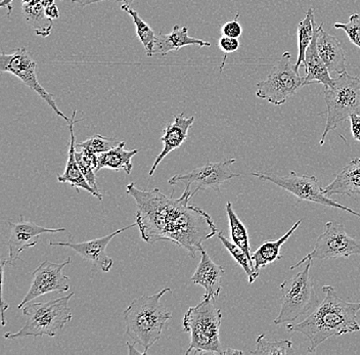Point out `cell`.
<instances>
[{"mask_svg": "<svg viewBox=\"0 0 360 355\" xmlns=\"http://www.w3.org/2000/svg\"><path fill=\"white\" fill-rule=\"evenodd\" d=\"M334 27L345 31L352 44L360 49V13L351 15L348 23H335Z\"/></svg>", "mask_w": 360, "mask_h": 355, "instance_id": "34", "label": "cell"}, {"mask_svg": "<svg viewBox=\"0 0 360 355\" xmlns=\"http://www.w3.org/2000/svg\"><path fill=\"white\" fill-rule=\"evenodd\" d=\"M8 224L11 228L10 239L6 243L8 247V265L15 264L25 249L33 248L40 235L66 231L65 228H47L38 226L35 222L26 221L22 215H20L17 222L8 221Z\"/></svg>", "mask_w": 360, "mask_h": 355, "instance_id": "15", "label": "cell"}, {"mask_svg": "<svg viewBox=\"0 0 360 355\" xmlns=\"http://www.w3.org/2000/svg\"><path fill=\"white\" fill-rule=\"evenodd\" d=\"M325 299L305 320L298 323H289L288 332H298L309 340L308 352L316 351L321 344L349 333L360 331L357 314L360 302H349L339 297L332 286L323 288Z\"/></svg>", "mask_w": 360, "mask_h": 355, "instance_id": "1", "label": "cell"}, {"mask_svg": "<svg viewBox=\"0 0 360 355\" xmlns=\"http://www.w3.org/2000/svg\"><path fill=\"white\" fill-rule=\"evenodd\" d=\"M252 174L261 181L276 184L287 192L291 193L299 200L312 202V203L330 207V208L340 209V210L345 211V212L360 218L359 212L338 203L335 200H332L328 195H326L325 190L321 188L319 179L314 175H299L295 172H292L285 176H281L276 173L253 172Z\"/></svg>", "mask_w": 360, "mask_h": 355, "instance_id": "10", "label": "cell"}, {"mask_svg": "<svg viewBox=\"0 0 360 355\" xmlns=\"http://www.w3.org/2000/svg\"><path fill=\"white\" fill-rule=\"evenodd\" d=\"M179 198V206L168 228L166 241L182 247L191 257L195 258L198 251L201 252L204 248L202 243L217 235V228L208 213L199 207L188 205L193 198L191 188H186Z\"/></svg>", "mask_w": 360, "mask_h": 355, "instance_id": "4", "label": "cell"}, {"mask_svg": "<svg viewBox=\"0 0 360 355\" xmlns=\"http://www.w3.org/2000/svg\"><path fill=\"white\" fill-rule=\"evenodd\" d=\"M8 264V259H4V258H1V303H0V306H1V325L2 327L6 325V311L8 309H10V305L6 304V301H4V266Z\"/></svg>", "mask_w": 360, "mask_h": 355, "instance_id": "37", "label": "cell"}, {"mask_svg": "<svg viewBox=\"0 0 360 355\" xmlns=\"http://www.w3.org/2000/svg\"><path fill=\"white\" fill-rule=\"evenodd\" d=\"M36 69H37V66H36L35 60L25 47L13 49L10 53L1 51L0 53V72L11 74V75L19 78L27 87L36 92L58 116L62 117L69 123L71 118H69L58 109L55 96L49 93L40 84Z\"/></svg>", "mask_w": 360, "mask_h": 355, "instance_id": "12", "label": "cell"}, {"mask_svg": "<svg viewBox=\"0 0 360 355\" xmlns=\"http://www.w3.org/2000/svg\"><path fill=\"white\" fill-rule=\"evenodd\" d=\"M74 293L66 297L55 299L49 302L28 303L22 307V314L27 321L24 327L15 333H6L4 338L10 340L24 337H56L65 325L72 321V312L69 302Z\"/></svg>", "mask_w": 360, "mask_h": 355, "instance_id": "6", "label": "cell"}, {"mask_svg": "<svg viewBox=\"0 0 360 355\" xmlns=\"http://www.w3.org/2000/svg\"><path fill=\"white\" fill-rule=\"evenodd\" d=\"M351 124V134L353 138L360 143V114H353L349 117Z\"/></svg>", "mask_w": 360, "mask_h": 355, "instance_id": "38", "label": "cell"}, {"mask_svg": "<svg viewBox=\"0 0 360 355\" xmlns=\"http://www.w3.org/2000/svg\"><path fill=\"white\" fill-rule=\"evenodd\" d=\"M126 194L134 198L136 204V222L141 238L148 244L166 241L169 224L176 211L180 199L172 193L164 194L160 188L139 190L134 183L126 186Z\"/></svg>", "mask_w": 360, "mask_h": 355, "instance_id": "2", "label": "cell"}, {"mask_svg": "<svg viewBox=\"0 0 360 355\" xmlns=\"http://www.w3.org/2000/svg\"><path fill=\"white\" fill-rule=\"evenodd\" d=\"M193 122H195V117H186L184 113H181L174 117L173 122L168 123L167 127L164 129L163 136H161V141L164 145L163 150L155 158L154 164L148 172L150 176L154 175L158 165L168 154L184 145V141L188 138V130L193 127Z\"/></svg>", "mask_w": 360, "mask_h": 355, "instance_id": "17", "label": "cell"}, {"mask_svg": "<svg viewBox=\"0 0 360 355\" xmlns=\"http://www.w3.org/2000/svg\"><path fill=\"white\" fill-rule=\"evenodd\" d=\"M303 83L304 76L299 73L296 64H292L291 53L285 51L272 66L266 79L258 83L256 96L272 105H281L304 87Z\"/></svg>", "mask_w": 360, "mask_h": 355, "instance_id": "9", "label": "cell"}, {"mask_svg": "<svg viewBox=\"0 0 360 355\" xmlns=\"http://www.w3.org/2000/svg\"><path fill=\"white\" fill-rule=\"evenodd\" d=\"M218 47L222 53H224V60H222L221 66H220V73H221L224 71L227 55L236 53L240 49V41H238V38L227 37V36L222 35V37H220L219 41H218Z\"/></svg>", "mask_w": 360, "mask_h": 355, "instance_id": "35", "label": "cell"}, {"mask_svg": "<svg viewBox=\"0 0 360 355\" xmlns=\"http://www.w3.org/2000/svg\"><path fill=\"white\" fill-rule=\"evenodd\" d=\"M125 141H121L119 146L108 152L98 155V168L96 172L103 168L120 172L123 170L126 174L129 175L132 172V159L135 155L139 154V150H125Z\"/></svg>", "mask_w": 360, "mask_h": 355, "instance_id": "25", "label": "cell"}, {"mask_svg": "<svg viewBox=\"0 0 360 355\" xmlns=\"http://www.w3.org/2000/svg\"><path fill=\"white\" fill-rule=\"evenodd\" d=\"M233 163H236V159H229V160L216 162V163L208 162L206 165L195 168L186 174H176L170 177L168 179V183L170 186L184 184L186 188H191L193 184H195V191L191 193L193 198L200 191L209 190V188L215 192H219L220 186L225 181L240 176L238 173L231 172V167Z\"/></svg>", "mask_w": 360, "mask_h": 355, "instance_id": "13", "label": "cell"}, {"mask_svg": "<svg viewBox=\"0 0 360 355\" xmlns=\"http://www.w3.org/2000/svg\"><path fill=\"white\" fill-rule=\"evenodd\" d=\"M240 13H236L233 21L227 22L221 27V34L227 37L240 38L243 34L242 25L238 21Z\"/></svg>", "mask_w": 360, "mask_h": 355, "instance_id": "36", "label": "cell"}, {"mask_svg": "<svg viewBox=\"0 0 360 355\" xmlns=\"http://www.w3.org/2000/svg\"><path fill=\"white\" fill-rule=\"evenodd\" d=\"M13 0H2L1 4H0V8H6V11H8V15H11V12H13Z\"/></svg>", "mask_w": 360, "mask_h": 355, "instance_id": "41", "label": "cell"}, {"mask_svg": "<svg viewBox=\"0 0 360 355\" xmlns=\"http://www.w3.org/2000/svg\"><path fill=\"white\" fill-rule=\"evenodd\" d=\"M226 214L229 217V231H231V241L238 245L240 248L246 252L252 266L254 269V262L252 259L251 246H250L249 233L242 220L238 218L233 208L231 202L226 203Z\"/></svg>", "mask_w": 360, "mask_h": 355, "instance_id": "28", "label": "cell"}, {"mask_svg": "<svg viewBox=\"0 0 360 355\" xmlns=\"http://www.w3.org/2000/svg\"><path fill=\"white\" fill-rule=\"evenodd\" d=\"M70 264H71V257H68L67 260L62 264H55L49 260L42 262L33 271L31 286L18 307L22 309L25 305L32 302L34 299L44 296L45 294L53 293V292L64 293L69 291L70 278L63 273V269Z\"/></svg>", "mask_w": 360, "mask_h": 355, "instance_id": "14", "label": "cell"}, {"mask_svg": "<svg viewBox=\"0 0 360 355\" xmlns=\"http://www.w3.org/2000/svg\"><path fill=\"white\" fill-rule=\"evenodd\" d=\"M172 290L165 288L154 295L134 299L123 312L126 335L134 344L143 348L145 354L160 340L164 325L172 314L161 303V299Z\"/></svg>", "mask_w": 360, "mask_h": 355, "instance_id": "3", "label": "cell"}, {"mask_svg": "<svg viewBox=\"0 0 360 355\" xmlns=\"http://www.w3.org/2000/svg\"><path fill=\"white\" fill-rule=\"evenodd\" d=\"M251 354L287 355L295 354V351L292 350V342L291 340L283 339V340L270 342L266 339V335H260L256 339L255 350H253Z\"/></svg>", "mask_w": 360, "mask_h": 355, "instance_id": "30", "label": "cell"}, {"mask_svg": "<svg viewBox=\"0 0 360 355\" xmlns=\"http://www.w3.org/2000/svg\"><path fill=\"white\" fill-rule=\"evenodd\" d=\"M312 262H306L298 273L281 283V311L274 318V325L294 323L316 304L319 297L310 276Z\"/></svg>", "mask_w": 360, "mask_h": 355, "instance_id": "8", "label": "cell"}, {"mask_svg": "<svg viewBox=\"0 0 360 355\" xmlns=\"http://www.w3.org/2000/svg\"><path fill=\"white\" fill-rule=\"evenodd\" d=\"M222 311L216 299L202 298L197 306L186 310L184 316V331L190 333L191 343L186 354H224L220 342Z\"/></svg>", "mask_w": 360, "mask_h": 355, "instance_id": "5", "label": "cell"}, {"mask_svg": "<svg viewBox=\"0 0 360 355\" xmlns=\"http://www.w3.org/2000/svg\"><path fill=\"white\" fill-rule=\"evenodd\" d=\"M56 0H41L42 6H44V8H49V6H53V4H55Z\"/></svg>", "mask_w": 360, "mask_h": 355, "instance_id": "43", "label": "cell"}, {"mask_svg": "<svg viewBox=\"0 0 360 355\" xmlns=\"http://www.w3.org/2000/svg\"><path fill=\"white\" fill-rule=\"evenodd\" d=\"M120 143L121 141H117L116 138H105V136H101V134H96V136L82 141V143H76V148L98 155L114 149Z\"/></svg>", "mask_w": 360, "mask_h": 355, "instance_id": "33", "label": "cell"}, {"mask_svg": "<svg viewBox=\"0 0 360 355\" xmlns=\"http://www.w3.org/2000/svg\"><path fill=\"white\" fill-rule=\"evenodd\" d=\"M121 10H122L123 12L127 13L128 15H130V18H131L139 41H141V44L145 47L146 55H148V57H152V56L154 55L155 42H156L157 38L154 31L141 19V15H139L136 11L130 8V4H123L122 6H121Z\"/></svg>", "mask_w": 360, "mask_h": 355, "instance_id": "29", "label": "cell"}, {"mask_svg": "<svg viewBox=\"0 0 360 355\" xmlns=\"http://www.w3.org/2000/svg\"><path fill=\"white\" fill-rule=\"evenodd\" d=\"M217 237L218 239L221 241L222 244H224L225 249H226L229 254L233 256V259H235L236 262L243 267V269L246 271L250 284H253L257 278L255 276L253 266H252L251 262H250L246 252H245L242 248H240L238 245H236L235 243L229 241L226 237H224V233H218Z\"/></svg>", "mask_w": 360, "mask_h": 355, "instance_id": "31", "label": "cell"}, {"mask_svg": "<svg viewBox=\"0 0 360 355\" xmlns=\"http://www.w3.org/2000/svg\"><path fill=\"white\" fill-rule=\"evenodd\" d=\"M134 226H137L136 221H135L134 224H130V226H126V228L114 231L111 235H105V237L98 238V239L91 240V241L79 243L51 241L49 242V245H51V246L68 247V248L72 249V250L79 254V255L82 257V259L87 260V262H90L91 264L100 267L103 273H109V271H111L112 264H114V260L108 256V245H109L117 235H120V233H124V231H128V229L134 228Z\"/></svg>", "mask_w": 360, "mask_h": 355, "instance_id": "16", "label": "cell"}, {"mask_svg": "<svg viewBox=\"0 0 360 355\" xmlns=\"http://www.w3.org/2000/svg\"><path fill=\"white\" fill-rule=\"evenodd\" d=\"M317 31H319V27H317ZM317 31L311 44L306 51L305 60L303 63L304 68H305L303 85L306 86L311 83H319V84L323 85V89H326V87H332L334 85V78L330 76L328 67L321 60L319 51H317Z\"/></svg>", "mask_w": 360, "mask_h": 355, "instance_id": "22", "label": "cell"}, {"mask_svg": "<svg viewBox=\"0 0 360 355\" xmlns=\"http://www.w3.org/2000/svg\"><path fill=\"white\" fill-rule=\"evenodd\" d=\"M76 113L77 111L74 110L72 113L71 121L69 122L70 128V147L69 154H68V163L66 169L64 173L58 175V181L62 183H69L72 188H75L76 192L79 193L80 190L86 191L87 193L98 198V200H103V195L101 194L100 191H96V188L90 186L89 181L85 179L80 168H79L77 160L75 156V134H74V125L75 123L80 122V120H75Z\"/></svg>", "mask_w": 360, "mask_h": 355, "instance_id": "18", "label": "cell"}, {"mask_svg": "<svg viewBox=\"0 0 360 355\" xmlns=\"http://www.w3.org/2000/svg\"><path fill=\"white\" fill-rule=\"evenodd\" d=\"M22 17L26 23L30 25L36 34L41 37H47L53 31V20L45 15V8L41 0H32L24 4L22 2Z\"/></svg>", "mask_w": 360, "mask_h": 355, "instance_id": "26", "label": "cell"}, {"mask_svg": "<svg viewBox=\"0 0 360 355\" xmlns=\"http://www.w3.org/2000/svg\"><path fill=\"white\" fill-rule=\"evenodd\" d=\"M244 354V352L240 351V350L231 349V348H229V349L224 350V355H225V354Z\"/></svg>", "mask_w": 360, "mask_h": 355, "instance_id": "42", "label": "cell"}, {"mask_svg": "<svg viewBox=\"0 0 360 355\" xmlns=\"http://www.w3.org/2000/svg\"><path fill=\"white\" fill-rule=\"evenodd\" d=\"M301 222H302L301 220H298L280 239L263 243L255 252L252 253L254 273H255L256 278L260 275L261 269H265L267 265L283 258V255L281 254V247L292 237V233L300 226Z\"/></svg>", "mask_w": 360, "mask_h": 355, "instance_id": "24", "label": "cell"}, {"mask_svg": "<svg viewBox=\"0 0 360 355\" xmlns=\"http://www.w3.org/2000/svg\"><path fill=\"white\" fill-rule=\"evenodd\" d=\"M317 27L315 25L314 10L309 8L306 13L305 18L298 25L297 29V38H298V58H297L296 67L300 68L305 60L306 51L311 44Z\"/></svg>", "mask_w": 360, "mask_h": 355, "instance_id": "27", "label": "cell"}, {"mask_svg": "<svg viewBox=\"0 0 360 355\" xmlns=\"http://www.w3.org/2000/svg\"><path fill=\"white\" fill-rule=\"evenodd\" d=\"M323 92L328 116L325 131L319 141L321 146L325 143L328 134L351 115L360 114V78L345 71L334 78V85L323 89Z\"/></svg>", "mask_w": 360, "mask_h": 355, "instance_id": "7", "label": "cell"}, {"mask_svg": "<svg viewBox=\"0 0 360 355\" xmlns=\"http://www.w3.org/2000/svg\"><path fill=\"white\" fill-rule=\"evenodd\" d=\"M316 46L319 56L330 74L340 75L346 71V57L343 46L335 36L323 30V23L319 26Z\"/></svg>", "mask_w": 360, "mask_h": 355, "instance_id": "20", "label": "cell"}, {"mask_svg": "<svg viewBox=\"0 0 360 355\" xmlns=\"http://www.w3.org/2000/svg\"><path fill=\"white\" fill-rule=\"evenodd\" d=\"M75 156L79 168H80L86 181H89L92 188L98 191L96 176V168H98V154L82 150L81 152H76Z\"/></svg>", "mask_w": 360, "mask_h": 355, "instance_id": "32", "label": "cell"}, {"mask_svg": "<svg viewBox=\"0 0 360 355\" xmlns=\"http://www.w3.org/2000/svg\"><path fill=\"white\" fill-rule=\"evenodd\" d=\"M201 255V262L191 276V280L193 284L204 288L206 292L202 298L217 299L221 293L224 269L211 259L206 249H202Z\"/></svg>", "mask_w": 360, "mask_h": 355, "instance_id": "19", "label": "cell"}, {"mask_svg": "<svg viewBox=\"0 0 360 355\" xmlns=\"http://www.w3.org/2000/svg\"><path fill=\"white\" fill-rule=\"evenodd\" d=\"M353 255H360L359 240L350 237L343 224L328 221L325 231L315 242L314 250L304 256L300 262L292 265L291 269L301 266L308 260L337 259Z\"/></svg>", "mask_w": 360, "mask_h": 355, "instance_id": "11", "label": "cell"}, {"mask_svg": "<svg viewBox=\"0 0 360 355\" xmlns=\"http://www.w3.org/2000/svg\"><path fill=\"white\" fill-rule=\"evenodd\" d=\"M210 46V42L204 41L199 38L188 35V27H179L175 25L168 34L160 33L155 42L154 55L167 56L171 51H179L184 46Z\"/></svg>", "mask_w": 360, "mask_h": 355, "instance_id": "23", "label": "cell"}, {"mask_svg": "<svg viewBox=\"0 0 360 355\" xmlns=\"http://www.w3.org/2000/svg\"><path fill=\"white\" fill-rule=\"evenodd\" d=\"M323 190L328 197L334 195H360V157L353 159L342 168L336 179Z\"/></svg>", "mask_w": 360, "mask_h": 355, "instance_id": "21", "label": "cell"}, {"mask_svg": "<svg viewBox=\"0 0 360 355\" xmlns=\"http://www.w3.org/2000/svg\"><path fill=\"white\" fill-rule=\"evenodd\" d=\"M45 15L51 20L58 19L60 18V10H58V6L55 4L49 6V8H45Z\"/></svg>", "mask_w": 360, "mask_h": 355, "instance_id": "40", "label": "cell"}, {"mask_svg": "<svg viewBox=\"0 0 360 355\" xmlns=\"http://www.w3.org/2000/svg\"><path fill=\"white\" fill-rule=\"evenodd\" d=\"M73 4H77L80 6H90V4H98L101 1H109V0H72ZM115 1L122 2V4H130L134 0H115Z\"/></svg>", "mask_w": 360, "mask_h": 355, "instance_id": "39", "label": "cell"}]
</instances>
